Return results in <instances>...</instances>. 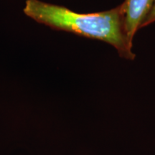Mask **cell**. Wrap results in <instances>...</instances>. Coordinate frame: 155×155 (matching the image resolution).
Listing matches in <instances>:
<instances>
[{"label":"cell","mask_w":155,"mask_h":155,"mask_svg":"<svg viewBox=\"0 0 155 155\" xmlns=\"http://www.w3.org/2000/svg\"><path fill=\"white\" fill-rule=\"evenodd\" d=\"M23 12L37 22L111 45L121 57L134 60L135 54L124 30L121 6L94 13H78L63 6L40 0H26Z\"/></svg>","instance_id":"obj_1"},{"label":"cell","mask_w":155,"mask_h":155,"mask_svg":"<svg viewBox=\"0 0 155 155\" xmlns=\"http://www.w3.org/2000/svg\"><path fill=\"white\" fill-rule=\"evenodd\" d=\"M154 0H125L121 6L124 30L128 42L133 47L136 32L144 21Z\"/></svg>","instance_id":"obj_2"},{"label":"cell","mask_w":155,"mask_h":155,"mask_svg":"<svg viewBox=\"0 0 155 155\" xmlns=\"http://www.w3.org/2000/svg\"><path fill=\"white\" fill-rule=\"evenodd\" d=\"M155 22V0L154 2V4H153L152 8H151L150 12L148 13L146 18H145L144 21L143 22L142 25H141V28H144V27H146L147 25L152 24V23Z\"/></svg>","instance_id":"obj_3"}]
</instances>
